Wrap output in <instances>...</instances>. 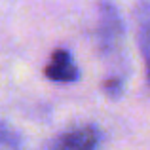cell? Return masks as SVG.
I'll return each mask as SVG.
<instances>
[{
	"label": "cell",
	"instance_id": "cell-1",
	"mask_svg": "<svg viewBox=\"0 0 150 150\" xmlns=\"http://www.w3.org/2000/svg\"><path fill=\"white\" fill-rule=\"evenodd\" d=\"M101 141V131L95 125H82L65 133L53 150H95Z\"/></svg>",
	"mask_w": 150,
	"mask_h": 150
},
{
	"label": "cell",
	"instance_id": "cell-2",
	"mask_svg": "<svg viewBox=\"0 0 150 150\" xmlns=\"http://www.w3.org/2000/svg\"><path fill=\"white\" fill-rule=\"evenodd\" d=\"M50 65L44 69L46 78L53 82H74L78 78V69L70 61V53L67 50L59 48L51 53Z\"/></svg>",
	"mask_w": 150,
	"mask_h": 150
},
{
	"label": "cell",
	"instance_id": "cell-3",
	"mask_svg": "<svg viewBox=\"0 0 150 150\" xmlns=\"http://www.w3.org/2000/svg\"><path fill=\"white\" fill-rule=\"evenodd\" d=\"M0 150H23L21 139L4 122H0Z\"/></svg>",
	"mask_w": 150,
	"mask_h": 150
},
{
	"label": "cell",
	"instance_id": "cell-4",
	"mask_svg": "<svg viewBox=\"0 0 150 150\" xmlns=\"http://www.w3.org/2000/svg\"><path fill=\"white\" fill-rule=\"evenodd\" d=\"M103 91L110 97H118L122 93V82L120 78H108L103 82Z\"/></svg>",
	"mask_w": 150,
	"mask_h": 150
}]
</instances>
